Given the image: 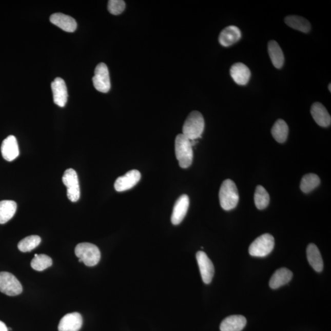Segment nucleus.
Wrapping results in <instances>:
<instances>
[{
	"label": "nucleus",
	"mask_w": 331,
	"mask_h": 331,
	"mask_svg": "<svg viewBox=\"0 0 331 331\" xmlns=\"http://www.w3.org/2000/svg\"><path fill=\"white\" fill-rule=\"evenodd\" d=\"M220 206L225 210H231L237 206L239 200L238 188L231 179L222 183L219 191Z\"/></svg>",
	"instance_id": "obj_1"
},
{
	"label": "nucleus",
	"mask_w": 331,
	"mask_h": 331,
	"mask_svg": "<svg viewBox=\"0 0 331 331\" xmlns=\"http://www.w3.org/2000/svg\"><path fill=\"white\" fill-rule=\"evenodd\" d=\"M63 183L67 188V196L71 202L80 200L81 191L77 172L73 169H66L62 178Z\"/></svg>",
	"instance_id": "obj_6"
},
{
	"label": "nucleus",
	"mask_w": 331,
	"mask_h": 331,
	"mask_svg": "<svg viewBox=\"0 0 331 331\" xmlns=\"http://www.w3.org/2000/svg\"><path fill=\"white\" fill-rule=\"evenodd\" d=\"M175 153L179 166L188 168L193 162V152L190 140L183 134L177 135L175 140Z\"/></svg>",
	"instance_id": "obj_2"
},
{
	"label": "nucleus",
	"mask_w": 331,
	"mask_h": 331,
	"mask_svg": "<svg viewBox=\"0 0 331 331\" xmlns=\"http://www.w3.org/2000/svg\"><path fill=\"white\" fill-rule=\"evenodd\" d=\"M17 210V204L14 201H0V224L9 222L15 215Z\"/></svg>",
	"instance_id": "obj_23"
},
{
	"label": "nucleus",
	"mask_w": 331,
	"mask_h": 331,
	"mask_svg": "<svg viewBox=\"0 0 331 331\" xmlns=\"http://www.w3.org/2000/svg\"><path fill=\"white\" fill-rule=\"evenodd\" d=\"M307 257L309 264L313 269L318 272H320L323 269L322 257L316 245L310 244L307 248Z\"/></svg>",
	"instance_id": "obj_21"
},
{
	"label": "nucleus",
	"mask_w": 331,
	"mask_h": 331,
	"mask_svg": "<svg viewBox=\"0 0 331 331\" xmlns=\"http://www.w3.org/2000/svg\"><path fill=\"white\" fill-rule=\"evenodd\" d=\"M42 242V239L38 236H28L18 244V248L22 252H29L36 248Z\"/></svg>",
	"instance_id": "obj_29"
},
{
	"label": "nucleus",
	"mask_w": 331,
	"mask_h": 331,
	"mask_svg": "<svg viewBox=\"0 0 331 331\" xmlns=\"http://www.w3.org/2000/svg\"><path fill=\"white\" fill-rule=\"evenodd\" d=\"M93 84L96 89L102 93H108L110 89V81L108 66L103 63L98 65L94 69Z\"/></svg>",
	"instance_id": "obj_8"
},
{
	"label": "nucleus",
	"mask_w": 331,
	"mask_h": 331,
	"mask_svg": "<svg viewBox=\"0 0 331 331\" xmlns=\"http://www.w3.org/2000/svg\"><path fill=\"white\" fill-rule=\"evenodd\" d=\"M311 114L317 124L322 127H328L331 124V118L325 107L320 103H315L311 108Z\"/></svg>",
	"instance_id": "obj_18"
},
{
	"label": "nucleus",
	"mask_w": 331,
	"mask_h": 331,
	"mask_svg": "<svg viewBox=\"0 0 331 331\" xmlns=\"http://www.w3.org/2000/svg\"><path fill=\"white\" fill-rule=\"evenodd\" d=\"M241 38V31L238 27L228 26L221 31L219 41L221 45L229 47Z\"/></svg>",
	"instance_id": "obj_17"
},
{
	"label": "nucleus",
	"mask_w": 331,
	"mask_h": 331,
	"mask_svg": "<svg viewBox=\"0 0 331 331\" xmlns=\"http://www.w3.org/2000/svg\"><path fill=\"white\" fill-rule=\"evenodd\" d=\"M0 331H8L7 326L2 321H0Z\"/></svg>",
	"instance_id": "obj_31"
},
{
	"label": "nucleus",
	"mask_w": 331,
	"mask_h": 331,
	"mask_svg": "<svg viewBox=\"0 0 331 331\" xmlns=\"http://www.w3.org/2000/svg\"><path fill=\"white\" fill-rule=\"evenodd\" d=\"M205 122L203 115L200 112H191L185 121L182 134L189 140H197L201 137L204 130Z\"/></svg>",
	"instance_id": "obj_3"
},
{
	"label": "nucleus",
	"mask_w": 331,
	"mask_h": 331,
	"mask_svg": "<svg viewBox=\"0 0 331 331\" xmlns=\"http://www.w3.org/2000/svg\"><path fill=\"white\" fill-rule=\"evenodd\" d=\"M285 22L289 27L301 32L308 33L311 29L310 22L298 15H289L285 18Z\"/></svg>",
	"instance_id": "obj_24"
},
{
	"label": "nucleus",
	"mask_w": 331,
	"mask_h": 331,
	"mask_svg": "<svg viewBox=\"0 0 331 331\" xmlns=\"http://www.w3.org/2000/svg\"><path fill=\"white\" fill-rule=\"evenodd\" d=\"M320 184V179L317 174H308L302 178L301 182V190L305 193L314 190Z\"/></svg>",
	"instance_id": "obj_27"
},
{
	"label": "nucleus",
	"mask_w": 331,
	"mask_h": 331,
	"mask_svg": "<svg viewBox=\"0 0 331 331\" xmlns=\"http://www.w3.org/2000/svg\"><path fill=\"white\" fill-rule=\"evenodd\" d=\"M268 52L273 65L277 69L281 68L284 64V55L276 41H270L268 43Z\"/></svg>",
	"instance_id": "obj_22"
},
{
	"label": "nucleus",
	"mask_w": 331,
	"mask_h": 331,
	"mask_svg": "<svg viewBox=\"0 0 331 331\" xmlns=\"http://www.w3.org/2000/svg\"><path fill=\"white\" fill-rule=\"evenodd\" d=\"M230 74L236 84L239 86H245L250 80L251 72L244 64L236 63L230 69Z\"/></svg>",
	"instance_id": "obj_15"
},
{
	"label": "nucleus",
	"mask_w": 331,
	"mask_h": 331,
	"mask_svg": "<svg viewBox=\"0 0 331 331\" xmlns=\"http://www.w3.org/2000/svg\"><path fill=\"white\" fill-rule=\"evenodd\" d=\"M141 178V174L140 171L135 169L131 170L124 176L116 179L114 184L115 190L122 192L130 190L138 184Z\"/></svg>",
	"instance_id": "obj_10"
},
{
	"label": "nucleus",
	"mask_w": 331,
	"mask_h": 331,
	"mask_svg": "<svg viewBox=\"0 0 331 331\" xmlns=\"http://www.w3.org/2000/svg\"><path fill=\"white\" fill-rule=\"evenodd\" d=\"M330 86H331V85H330V84H329V87H328V88H329V91H330H330H331Z\"/></svg>",
	"instance_id": "obj_32"
},
{
	"label": "nucleus",
	"mask_w": 331,
	"mask_h": 331,
	"mask_svg": "<svg viewBox=\"0 0 331 331\" xmlns=\"http://www.w3.org/2000/svg\"><path fill=\"white\" fill-rule=\"evenodd\" d=\"M288 126L282 119H279L273 125L271 133L275 140L279 143H283L288 138Z\"/></svg>",
	"instance_id": "obj_25"
},
{
	"label": "nucleus",
	"mask_w": 331,
	"mask_h": 331,
	"mask_svg": "<svg viewBox=\"0 0 331 331\" xmlns=\"http://www.w3.org/2000/svg\"><path fill=\"white\" fill-rule=\"evenodd\" d=\"M83 324V317L77 312L66 314L60 321L59 331H79Z\"/></svg>",
	"instance_id": "obj_11"
},
{
	"label": "nucleus",
	"mask_w": 331,
	"mask_h": 331,
	"mask_svg": "<svg viewBox=\"0 0 331 331\" xmlns=\"http://www.w3.org/2000/svg\"><path fill=\"white\" fill-rule=\"evenodd\" d=\"M275 245V241L272 235L264 234L251 243L248 251L251 256L264 257L270 254Z\"/></svg>",
	"instance_id": "obj_5"
},
{
	"label": "nucleus",
	"mask_w": 331,
	"mask_h": 331,
	"mask_svg": "<svg viewBox=\"0 0 331 331\" xmlns=\"http://www.w3.org/2000/svg\"><path fill=\"white\" fill-rule=\"evenodd\" d=\"M125 6V3L123 0H110L108 8L110 14L116 15L124 12Z\"/></svg>",
	"instance_id": "obj_30"
},
{
	"label": "nucleus",
	"mask_w": 331,
	"mask_h": 331,
	"mask_svg": "<svg viewBox=\"0 0 331 331\" xmlns=\"http://www.w3.org/2000/svg\"><path fill=\"white\" fill-rule=\"evenodd\" d=\"M76 257L87 266H96L99 263L101 253L99 247L90 243L84 242L79 244L75 248Z\"/></svg>",
	"instance_id": "obj_4"
},
{
	"label": "nucleus",
	"mask_w": 331,
	"mask_h": 331,
	"mask_svg": "<svg viewBox=\"0 0 331 331\" xmlns=\"http://www.w3.org/2000/svg\"><path fill=\"white\" fill-rule=\"evenodd\" d=\"M23 291L21 283L13 274L0 272V291L9 296L20 295Z\"/></svg>",
	"instance_id": "obj_7"
},
{
	"label": "nucleus",
	"mask_w": 331,
	"mask_h": 331,
	"mask_svg": "<svg viewBox=\"0 0 331 331\" xmlns=\"http://www.w3.org/2000/svg\"><path fill=\"white\" fill-rule=\"evenodd\" d=\"M53 102L55 105L64 107L67 103L68 91L65 82L61 77H56L51 84Z\"/></svg>",
	"instance_id": "obj_12"
},
{
	"label": "nucleus",
	"mask_w": 331,
	"mask_h": 331,
	"mask_svg": "<svg viewBox=\"0 0 331 331\" xmlns=\"http://www.w3.org/2000/svg\"><path fill=\"white\" fill-rule=\"evenodd\" d=\"M1 152L3 157L8 162L17 159L20 154V149L16 138L14 135H9L3 141Z\"/></svg>",
	"instance_id": "obj_14"
},
{
	"label": "nucleus",
	"mask_w": 331,
	"mask_h": 331,
	"mask_svg": "<svg viewBox=\"0 0 331 331\" xmlns=\"http://www.w3.org/2000/svg\"><path fill=\"white\" fill-rule=\"evenodd\" d=\"M254 200L255 206L259 210L266 209L269 205V194L263 186H257L256 190H255Z\"/></svg>",
	"instance_id": "obj_26"
},
{
	"label": "nucleus",
	"mask_w": 331,
	"mask_h": 331,
	"mask_svg": "<svg viewBox=\"0 0 331 331\" xmlns=\"http://www.w3.org/2000/svg\"><path fill=\"white\" fill-rule=\"evenodd\" d=\"M50 21L66 32H74L77 26V22L73 18L62 13L52 14L50 17Z\"/></svg>",
	"instance_id": "obj_16"
},
{
	"label": "nucleus",
	"mask_w": 331,
	"mask_h": 331,
	"mask_svg": "<svg viewBox=\"0 0 331 331\" xmlns=\"http://www.w3.org/2000/svg\"><path fill=\"white\" fill-rule=\"evenodd\" d=\"M197 260L202 279L206 284H209L212 282L214 275V266L212 261L207 257L206 253L203 251H198L197 254Z\"/></svg>",
	"instance_id": "obj_9"
},
{
	"label": "nucleus",
	"mask_w": 331,
	"mask_h": 331,
	"mask_svg": "<svg viewBox=\"0 0 331 331\" xmlns=\"http://www.w3.org/2000/svg\"><path fill=\"white\" fill-rule=\"evenodd\" d=\"M247 324V320L242 315H232L224 319L220 324L221 331H241Z\"/></svg>",
	"instance_id": "obj_19"
},
{
	"label": "nucleus",
	"mask_w": 331,
	"mask_h": 331,
	"mask_svg": "<svg viewBox=\"0 0 331 331\" xmlns=\"http://www.w3.org/2000/svg\"><path fill=\"white\" fill-rule=\"evenodd\" d=\"M190 205V200L187 194H183L176 201L173 208L171 222L174 225H179L184 220Z\"/></svg>",
	"instance_id": "obj_13"
},
{
	"label": "nucleus",
	"mask_w": 331,
	"mask_h": 331,
	"mask_svg": "<svg viewBox=\"0 0 331 331\" xmlns=\"http://www.w3.org/2000/svg\"><path fill=\"white\" fill-rule=\"evenodd\" d=\"M52 265V258L44 254H35L31 262V267L37 271L44 270L51 266Z\"/></svg>",
	"instance_id": "obj_28"
},
{
	"label": "nucleus",
	"mask_w": 331,
	"mask_h": 331,
	"mask_svg": "<svg viewBox=\"0 0 331 331\" xmlns=\"http://www.w3.org/2000/svg\"><path fill=\"white\" fill-rule=\"evenodd\" d=\"M293 272L286 268L277 270L269 281V286L272 289H277L291 281Z\"/></svg>",
	"instance_id": "obj_20"
}]
</instances>
